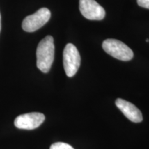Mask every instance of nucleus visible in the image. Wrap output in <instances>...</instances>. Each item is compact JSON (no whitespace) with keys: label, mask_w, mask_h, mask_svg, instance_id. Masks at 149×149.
<instances>
[{"label":"nucleus","mask_w":149,"mask_h":149,"mask_svg":"<svg viewBox=\"0 0 149 149\" xmlns=\"http://www.w3.org/2000/svg\"><path fill=\"white\" fill-rule=\"evenodd\" d=\"M50 149H74L70 144L64 142L54 143L50 147Z\"/></svg>","instance_id":"obj_8"},{"label":"nucleus","mask_w":149,"mask_h":149,"mask_svg":"<svg viewBox=\"0 0 149 149\" xmlns=\"http://www.w3.org/2000/svg\"><path fill=\"white\" fill-rule=\"evenodd\" d=\"M106 53L119 60L127 61L133 57V52L124 43L115 39H107L102 44Z\"/></svg>","instance_id":"obj_2"},{"label":"nucleus","mask_w":149,"mask_h":149,"mask_svg":"<svg viewBox=\"0 0 149 149\" xmlns=\"http://www.w3.org/2000/svg\"><path fill=\"white\" fill-rule=\"evenodd\" d=\"M137 1L139 6L149 9V0H137Z\"/></svg>","instance_id":"obj_9"},{"label":"nucleus","mask_w":149,"mask_h":149,"mask_svg":"<svg viewBox=\"0 0 149 149\" xmlns=\"http://www.w3.org/2000/svg\"><path fill=\"white\" fill-rule=\"evenodd\" d=\"M81 63V57L76 46L72 44H67L63 52V64L66 75L73 77L77 72Z\"/></svg>","instance_id":"obj_3"},{"label":"nucleus","mask_w":149,"mask_h":149,"mask_svg":"<svg viewBox=\"0 0 149 149\" xmlns=\"http://www.w3.org/2000/svg\"><path fill=\"white\" fill-rule=\"evenodd\" d=\"M1 14H0V32H1Z\"/></svg>","instance_id":"obj_10"},{"label":"nucleus","mask_w":149,"mask_h":149,"mask_svg":"<svg viewBox=\"0 0 149 149\" xmlns=\"http://www.w3.org/2000/svg\"><path fill=\"white\" fill-rule=\"evenodd\" d=\"M116 107L128 120L135 123H139L143 120L142 114L139 109L130 102L118 98L115 101Z\"/></svg>","instance_id":"obj_7"},{"label":"nucleus","mask_w":149,"mask_h":149,"mask_svg":"<svg viewBox=\"0 0 149 149\" xmlns=\"http://www.w3.org/2000/svg\"><path fill=\"white\" fill-rule=\"evenodd\" d=\"M51 11L46 8L39 9L36 13L27 16L22 22V29L26 32H34L40 29L51 18Z\"/></svg>","instance_id":"obj_4"},{"label":"nucleus","mask_w":149,"mask_h":149,"mask_svg":"<svg viewBox=\"0 0 149 149\" xmlns=\"http://www.w3.org/2000/svg\"><path fill=\"white\" fill-rule=\"evenodd\" d=\"M79 10L85 18L90 20H102L106 15L105 10L95 0H79Z\"/></svg>","instance_id":"obj_5"},{"label":"nucleus","mask_w":149,"mask_h":149,"mask_svg":"<svg viewBox=\"0 0 149 149\" xmlns=\"http://www.w3.org/2000/svg\"><path fill=\"white\" fill-rule=\"evenodd\" d=\"M45 120V116L41 113H29L18 116L15 120V126L19 129L33 130L38 128Z\"/></svg>","instance_id":"obj_6"},{"label":"nucleus","mask_w":149,"mask_h":149,"mask_svg":"<svg viewBox=\"0 0 149 149\" xmlns=\"http://www.w3.org/2000/svg\"><path fill=\"white\" fill-rule=\"evenodd\" d=\"M37 66L41 71L46 73L51 70L55 57L53 37L48 35L39 43L36 52Z\"/></svg>","instance_id":"obj_1"}]
</instances>
